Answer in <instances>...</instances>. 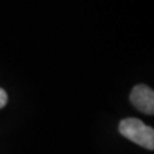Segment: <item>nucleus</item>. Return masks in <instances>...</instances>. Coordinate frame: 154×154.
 Segmentation results:
<instances>
[{
    "label": "nucleus",
    "instance_id": "f257e3e1",
    "mask_svg": "<svg viewBox=\"0 0 154 154\" xmlns=\"http://www.w3.org/2000/svg\"><path fill=\"white\" fill-rule=\"evenodd\" d=\"M119 131L123 137L128 138L139 146L147 149H154V130L143 121L135 118L123 119L119 125Z\"/></svg>",
    "mask_w": 154,
    "mask_h": 154
},
{
    "label": "nucleus",
    "instance_id": "f03ea898",
    "mask_svg": "<svg viewBox=\"0 0 154 154\" xmlns=\"http://www.w3.org/2000/svg\"><path fill=\"white\" fill-rule=\"evenodd\" d=\"M130 102L138 111L145 114L154 113V91L146 85L134 87L130 94Z\"/></svg>",
    "mask_w": 154,
    "mask_h": 154
},
{
    "label": "nucleus",
    "instance_id": "7ed1b4c3",
    "mask_svg": "<svg viewBox=\"0 0 154 154\" xmlns=\"http://www.w3.org/2000/svg\"><path fill=\"white\" fill-rule=\"evenodd\" d=\"M8 102V95L2 88H0V109L5 107Z\"/></svg>",
    "mask_w": 154,
    "mask_h": 154
}]
</instances>
